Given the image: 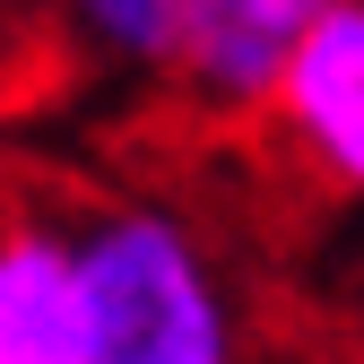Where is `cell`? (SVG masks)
I'll return each instance as SVG.
<instances>
[{"mask_svg":"<svg viewBox=\"0 0 364 364\" xmlns=\"http://www.w3.org/2000/svg\"><path fill=\"white\" fill-rule=\"evenodd\" d=\"M70 260L96 364H225L243 355V312L225 295L200 225L165 200L70 208Z\"/></svg>","mask_w":364,"mask_h":364,"instance_id":"6da1fadb","label":"cell"},{"mask_svg":"<svg viewBox=\"0 0 364 364\" xmlns=\"http://www.w3.org/2000/svg\"><path fill=\"white\" fill-rule=\"evenodd\" d=\"M321 9L330 0H191V35H182L173 87L208 122H260Z\"/></svg>","mask_w":364,"mask_h":364,"instance_id":"3957f363","label":"cell"},{"mask_svg":"<svg viewBox=\"0 0 364 364\" xmlns=\"http://www.w3.org/2000/svg\"><path fill=\"white\" fill-rule=\"evenodd\" d=\"M0 364H96L70 260V217H0Z\"/></svg>","mask_w":364,"mask_h":364,"instance_id":"277c9868","label":"cell"},{"mask_svg":"<svg viewBox=\"0 0 364 364\" xmlns=\"http://www.w3.org/2000/svg\"><path fill=\"white\" fill-rule=\"evenodd\" d=\"M260 122L312 182L364 200V0H330L312 18Z\"/></svg>","mask_w":364,"mask_h":364,"instance_id":"7a4b0ae2","label":"cell"},{"mask_svg":"<svg viewBox=\"0 0 364 364\" xmlns=\"http://www.w3.org/2000/svg\"><path fill=\"white\" fill-rule=\"evenodd\" d=\"M35 18L87 78H173L191 0H35Z\"/></svg>","mask_w":364,"mask_h":364,"instance_id":"5b68a950","label":"cell"}]
</instances>
